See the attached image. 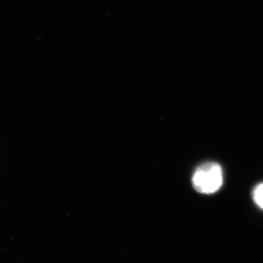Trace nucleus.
Wrapping results in <instances>:
<instances>
[{
	"label": "nucleus",
	"mask_w": 263,
	"mask_h": 263,
	"mask_svg": "<svg viewBox=\"0 0 263 263\" xmlns=\"http://www.w3.org/2000/svg\"><path fill=\"white\" fill-rule=\"evenodd\" d=\"M253 199L260 208L263 209V183L258 185L254 190Z\"/></svg>",
	"instance_id": "nucleus-2"
},
{
	"label": "nucleus",
	"mask_w": 263,
	"mask_h": 263,
	"mask_svg": "<svg viewBox=\"0 0 263 263\" xmlns=\"http://www.w3.org/2000/svg\"><path fill=\"white\" fill-rule=\"evenodd\" d=\"M192 182L197 192L204 194H214L223 184L222 168L217 163H204L195 170Z\"/></svg>",
	"instance_id": "nucleus-1"
}]
</instances>
